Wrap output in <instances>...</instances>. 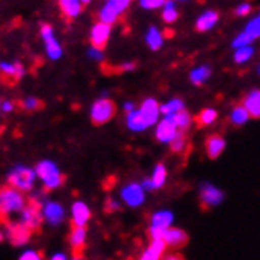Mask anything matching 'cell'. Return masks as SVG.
<instances>
[{"label": "cell", "mask_w": 260, "mask_h": 260, "mask_svg": "<svg viewBox=\"0 0 260 260\" xmlns=\"http://www.w3.org/2000/svg\"><path fill=\"white\" fill-rule=\"evenodd\" d=\"M35 172L44 183L43 192H51L52 189L62 186L65 181V175L58 172V167L52 161H40L35 167Z\"/></svg>", "instance_id": "6da1fadb"}, {"label": "cell", "mask_w": 260, "mask_h": 260, "mask_svg": "<svg viewBox=\"0 0 260 260\" xmlns=\"http://www.w3.org/2000/svg\"><path fill=\"white\" fill-rule=\"evenodd\" d=\"M35 175H37V172L34 169H28V167H24V166H18V167H14V169H11L7 177L8 186L18 189L21 192H28L34 188Z\"/></svg>", "instance_id": "7a4b0ae2"}, {"label": "cell", "mask_w": 260, "mask_h": 260, "mask_svg": "<svg viewBox=\"0 0 260 260\" xmlns=\"http://www.w3.org/2000/svg\"><path fill=\"white\" fill-rule=\"evenodd\" d=\"M27 207V202L21 191L14 189L11 186H4L0 192V208H2V218L5 221V216L13 211H21Z\"/></svg>", "instance_id": "3957f363"}, {"label": "cell", "mask_w": 260, "mask_h": 260, "mask_svg": "<svg viewBox=\"0 0 260 260\" xmlns=\"http://www.w3.org/2000/svg\"><path fill=\"white\" fill-rule=\"evenodd\" d=\"M129 7V2L128 0H109V2H106L104 7L100 10L98 13V18L103 24H108V25H112L120 14H123Z\"/></svg>", "instance_id": "277c9868"}, {"label": "cell", "mask_w": 260, "mask_h": 260, "mask_svg": "<svg viewBox=\"0 0 260 260\" xmlns=\"http://www.w3.org/2000/svg\"><path fill=\"white\" fill-rule=\"evenodd\" d=\"M115 111H117V108H115L114 101H111L108 98H101L91 106V112H90L91 121H93V125H103L115 115Z\"/></svg>", "instance_id": "5b68a950"}, {"label": "cell", "mask_w": 260, "mask_h": 260, "mask_svg": "<svg viewBox=\"0 0 260 260\" xmlns=\"http://www.w3.org/2000/svg\"><path fill=\"white\" fill-rule=\"evenodd\" d=\"M178 134V126L174 115L164 117L156 126V139L162 144H171Z\"/></svg>", "instance_id": "8992f818"}, {"label": "cell", "mask_w": 260, "mask_h": 260, "mask_svg": "<svg viewBox=\"0 0 260 260\" xmlns=\"http://www.w3.org/2000/svg\"><path fill=\"white\" fill-rule=\"evenodd\" d=\"M7 232L8 241L13 246H24V244L30 241V237H32V231L27 229L22 222H8Z\"/></svg>", "instance_id": "52a82bcc"}, {"label": "cell", "mask_w": 260, "mask_h": 260, "mask_svg": "<svg viewBox=\"0 0 260 260\" xmlns=\"http://www.w3.org/2000/svg\"><path fill=\"white\" fill-rule=\"evenodd\" d=\"M121 199L125 201V204L128 207H141L144 204V188L142 185H139V183H128V185L121 189Z\"/></svg>", "instance_id": "ba28073f"}, {"label": "cell", "mask_w": 260, "mask_h": 260, "mask_svg": "<svg viewBox=\"0 0 260 260\" xmlns=\"http://www.w3.org/2000/svg\"><path fill=\"white\" fill-rule=\"evenodd\" d=\"M199 197H201L202 207L210 208V207L219 205L222 202V199H224V194L216 186L210 185V183H205V185H202L201 189H199Z\"/></svg>", "instance_id": "9c48e42d"}, {"label": "cell", "mask_w": 260, "mask_h": 260, "mask_svg": "<svg viewBox=\"0 0 260 260\" xmlns=\"http://www.w3.org/2000/svg\"><path fill=\"white\" fill-rule=\"evenodd\" d=\"M109 37H111V25L103 24V22L95 24L93 27H91V32H90L91 48H95L98 51L104 49L106 44H108Z\"/></svg>", "instance_id": "30bf717a"}, {"label": "cell", "mask_w": 260, "mask_h": 260, "mask_svg": "<svg viewBox=\"0 0 260 260\" xmlns=\"http://www.w3.org/2000/svg\"><path fill=\"white\" fill-rule=\"evenodd\" d=\"M41 37L44 40L46 44V52H48L49 58L57 60L62 55V48H60L58 41L54 38V32H52V27L49 24H43L41 25Z\"/></svg>", "instance_id": "8fae6325"}, {"label": "cell", "mask_w": 260, "mask_h": 260, "mask_svg": "<svg viewBox=\"0 0 260 260\" xmlns=\"http://www.w3.org/2000/svg\"><path fill=\"white\" fill-rule=\"evenodd\" d=\"M0 70H2L4 82H8V85H13L14 82L21 81V78H22L24 73H25L21 62H14V63L2 62V63H0Z\"/></svg>", "instance_id": "7c38bea8"}, {"label": "cell", "mask_w": 260, "mask_h": 260, "mask_svg": "<svg viewBox=\"0 0 260 260\" xmlns=\"http://www.w3.org/2000/svg\"><path fill=\"white\" fill-rule=\"evenodd\" d=\"M85 237H87L85 227H78L73 224L71 232H70V244L74 251V257H81V254L85 248Z\"/></svg>", "instance_id": "4fadbf2b"}, {"label": "cell", "mask_w": 260, "mask_h": 260, "mask_svg": "<svg viewBox=\"0 0 260 260\" xmlns=\"http://www.w3.org/2000/svg\"><path fill=\"white\" fill-rule=\"evenodd\" d=\"M43 216L44 219L48 221L49 224L52 225H57L63 221L65 218V210L60 204H55V202H46L44 207H43Z\"/></svg>", "instance_id": "5bb4252c"}, {"label": "cell", "mask_w": 260, "mask_h": 260, "mask_svg": "<svg viewBox=\"0 0 260 260\" xmlns=\"http://www.w3.org/2000/svg\"><path fill=\"white\" fill-rule=\"evenodd\" d=\"M141 114L145 120V123L148 126L155 125L158 121V117H159V112H161V106H158V103L153 100V98H148L142 103L141 106Z\"/></svg>", "instance_id": "9a60e30c"}, {"label": "cell", "mask_w": 260, "mask_h": 260, "mask_svg": "<svg viewBox=\"0 0 260 260\" xmlns=\"http://www.w3.org/2000/svg\"><path fill=\"white\" fill-rule=\"evenodd\" d=\"M225 147V141L221 134H211L205 141V151L210 159H216Z\"/></svg>", "instance_id": "2e32d148"}, {"label": "cell", "mask_w": 260, "mask_h": 260, "mask_svg": "<svg viewBox=\"0 0 260 260\" xmlns=\"http://www.w3.org/2000/svg\"><path fill=\"white\" fill-rule=\"evenodd\" d=\"M164 243H166L167 248L178 249V248H183L188 243V235H186L185 231H181V229L172 227V229H169V231H167L166 238H164Z\"/></svg>", "instance_id": "e0dca14e"}, {"label": "cell", "mask_w": 260, "mask_h": 260, "mask_svg": "<svg viewBox=\"0 0 260 260\" xmlns=\"http://www.w3.org/2000/svg\"><path fill=\"white\" fill-rule=\"evenodd\" d=\"M218 21H219V13L215 11V10H208V11L202 13L201 16L197 18L196 30H197V32H207V30L215 27Z\"/></svg>", "instance_id": "ac0fdd59"}, {"label": "cell", "mask_w": 260, "mask_h": 260, "mask_svg": "<svg viewBox=\"0 0 260 260\" xmlns=\"http://www.w3.org/2000/svg\"><path fill=\"white\" fill-rule=\"evenodd\" d=\"M71 211H73V224L78 227H85V224L91 218L90 208L84 202H74Z\"/></svg>", "instance_id": "d6986e66"}, {"label": "cell", "mask_w": 260, "mask_h": 260, "mask_svg": "<svg viewBox=\"0 0 260 260\" xmlns=\"http://www.w3.org/2000/svg\"><path fill=\"white\" fill-rule=\"evenodd\" d=\"M166 248L167 246H166L164 240H151V243L148 244V248L142 252L139 260H161Z\"/></svg>", "instance_id": "ffe728a7"}, {"label": "cell", "mask_w": 260, "mask_h": 260, "mask_svg": "<svg viewBox=\"0 0 260 260\" xmlns=\"http://www.w3.org/2000/svg\"><path fill=\"white\" fill-rule=\"evenodd\" d=\"M88 5V2H78V0H60V10L65 14L68 19H73V18H78L81 11L84 10L82 7Z\"/></svg>", "instance_id": "44dd1931"}, {"label": "cell", "mask_w": 260, "mask_h": 260, "mask_svg": "<svg viewBox=\"0 0 260 260\" xmlns=\"http://www.w3.org/2000/svg\"><path fill=\"white\" fill-rule=\"evenodd\" d=\"M243 106L252 118H260V90H251L244 98Z\"/></svg>", "instance_id": "7402d4cb"}, {"label": "cell", "mask_w": 260, "mask_h": 260, "mask_svg": "<svg viewBox=\"0 0 260 260\" xmlns=\"http://www.w3.org/2000/svg\"><path fill=\"white\" fill-rule=\"evenodd\" d=\"M126 125L134 133H141V131H145L148 128V125L145 123V120H144V117H142V114H141L139 109H136L134 112L128 114V117H126Z\"/></svg>", "instance_id": "603a6c76"}, {"label": "cell", "mask_w": 260, "mask_h": 260, "mask_svg": "<svg viewBox=\"0 0 260 260\" xmlns=\"http://www.w3.org/2000/svg\"><path fill=\"white\" fill-rule=\"evenodd\" d=\"M174 221V215L167 210L156 211L155 215L151 216V227H158V229H171V224Z\"/></svg>", "instance_id": "cb8c5ba5"}, {"label": "cell", "mask_w": 260, "mask_h": 260, "mask_svg": "<svg viewBox=\"0 0 260 260\" xmlns=\"http://www.w3.org/2000/svg\"><path fill=\"white\" fill-rule=\"evenodd\" d=\"M211 76V68L207 67V65H202V67H197L191 71L189 74V79L194 85H202L208 78Z\"/></svg>", "instance_id": "d4e9b609"}, {"label": "cell", "mask_w": 260, "mask_h": 260, "mask_svg": "<svg viewBox=\"0 0 260 260\" xmlns=\"http://www.w3.org/2000/svg\"><path fill=\"white\" fill-rule=\"evenodd\" d=\"M145 41L150 46L151 51H158L162 46V34L159 32L156 27H150L147 35H145Z\"/></svg>", "instance_id": "484cf974"}, {"label": "cell", "mask_w": 260, "mask_h": 260, "mask_svg": "<svg viewBox=\"0 0 260 260\" xmlns=\"http://www.w3.org/2000/svg\"><path fill=\"white\" fill-rule=\"evenodd\" d=\"M181 111H185V103H183L181 100H178V98H174L172 101L161 106V112L164 114V117L175 115V114H178Z\"/></svg>", "instance_id": "4316f807"}, {"label": "cell", "mask_w": 260, "mask_h": 260, "mask_svg": "<svg viewBox=\"0 0 260 260\" xmlns=\"http://www.w3.org/2000/svg\"><path fill=\"white\" fill-rule=\"evenodd\" d=\"M249 117L251 115H249V112L246 111L244 106H237V108H234V111L231 114V121L235 126H241L249 120Z\"/></svg>", "instance_id": "83f0119b"}, {"label": "cell", "mask_w": 260, "mask_h": 260, "mask_svg": "<svg viewBox=\"0 0 260 260\" xmlns=\"http://www.w3.org/2000/svg\"><path fill=\"white\" fill-rule=\"evenodd\" d=\"M216 117H218V112L215 111V109H204L201 114H199V117H197V126L199 128H204V126H208V125H211L213 121L216 120Z\"/></svg>", "instance_id": "f1b7e54d"}, {"label": "cell", "mask_w": 260, "mask_h": 260, "mask_svg": "<svg viewBox=\"0 0 260 260\" xmlns=\"http://www.w3.org/2000/svg\"><path fill=\"white\" fill-rule=\"evenodd\" d=\"M166 177H167V169H166V166L164 164H158L155 167V172H153V183H155V186L156 189L162 188L164 186V183H166Z\"/></svg>", "instance_id": "f546056e"}, {"label": "cell", "mask_w": 260, "mask_h": 260, "mask_svg": "<svg viewBox=\"0 0 260 260\" xmlns=\"http://www.w3.org/2000/svg\"><path fill=\"white\" fill-rule=\"evenodd\" d=\"M186 145H188V137H186V134L183 133V131H178L177 137L171 142V150L174 153H183V151H185V148H186Z\"/></svg>", "instance_id": "4dcf8cb0"}, {"label": "cell", "mask_w": 260, "mask_h": 260, "mask_svg": "<svg viewBox=\"0 0 260 260\" xmlns=\"http://www.w3.org/2000/svg\"><path fill=\"white\" fill-rule=\"evenodd\" d=\"M162 19L166 22H175L178 19V11L175 8V2H166L162 8Z\"/></svg>", "instance_id": "1f68e13d"}, {"label": "cell", "mask_w": 260, "mask_h": 260, "mask_svg": "<svg viewBox=\"0 0 260 260\" xmlns=\"http://www.w3.org/2000/svg\"><path fill=\"white\" fill-rule=\"evenodd\" d=\"M19 106H21V108H22L24 111L32 112V111H38V109L43 108V101H40V100L35 98V96H28V98L22 100V101L19 103Z\"/></svg>", "instance_id": "d6a6232c"}, {"label": "cell", "mask_w": 260, "mask_h": 260, "mask_svg": "<svg viewBox=\"0 0 260 260\" xmlns=\"http://www.w3.org/2000/svg\"><path fill=\"white\" fill-rule=\"evenodd\" d=\"M252 54H254L252 46H246V48L237 49V52L234 55V62L235 63H244V62H248V60L252 57Z\"/></svg>", "instance_id": "836d02e7"}, {"label": "cell", "mask_w": 260, "mask_h": 260, "mask_svg": "<svg viewBox=\"0 0 260 260\" xmlns=\"http://www.w3.org/2000/svg\"><path fill=\"white\" fill-rule=\"evenodd\" d=\"M174 117H175V121H177L178 129H181L183 133H185V131L189 128V125H191V115H189V112L181 111V112L175 114Z\"/></svg>", "instance_id": "e575fe53"}, {"label": "cell", "mask_w": 260, "mask_h": 260, "mask_svg": "<svg viewBox=\"0 0 260 260\" xmlns=\"http://www.w3.org/2000/svg\"><path fill=\"white\" fill-rule=\"evenodd\" d=\"M244 32H246L252 40H255V38L260 37V14H258L257 18H254V19L246 25V28H244Z\"/></svg>", "instance_id": "d590c367"}, {"label": "cell", "mask_w": 260, "mask_h": 260, "mask_svg": "<svg viewBox=\"0 0 260 260\" xmlns=\"http://www.w3.org/2000/svg\"><path fill=\"white\" fill-rule=\"evenodd\" d=\"M252 41H254V40H252L246 32H243V34H240V35L234 40L232 46H234L235 49H241V48H246V46H251Z\"/></svg>", "instance_id": "8d00e7d4"}, {"label": "cell", "mask_w": 260, "mask_h": 260, "mask_svg": "<svg viewBox=\"0 0 260 260\" xmlns=\"http://www.w3.org/2000/svg\"><path fill=\"white\" fill-rule=\"evenodd\" d=\"M121 208V205H120V202H117L115 199H112V197H108L106 199V202H104V211L108 213H114V211H118Z\"/></svg>", "instance_id": "74e56055"}, {"label": "cell", "mask_w": 260, "mask_h": 260, "mask_svg": "<svg viewBox=\"0 0 260 260\" xmlns=\"http://www.w3.org/2000/svg\"><path fill=\"white\" fill-rule=\"evenodd\" d=\"M167 231H169V229H158V227H150L148 234H150L151 240H164V238H166V234H167Z\"/></svg>", "instance_id": "f35d334b"}, {"label": "cell", "mask_w": 260, "mask_h": 260, "mask_svg": "<svg viewBox=\"0 0 260 260\" xmlns=\"http://www.w3.org/2000/svg\"><path fill=\"white\" fill-rule=\"evenodd\" d=\"M164 5H166V2H162V0H142L141 2V7L145 10H155V8L164 7Z\"/></svg>", "instance_id": "ab89813d"}, {"label": "cell", "mask_w": 260, "mask_h": 260, "mask_svg": "<svg viewBox=\"0 0 260 260\" xmlns=\"http://www.w3.org/2000/svg\"><path fill=\"white\" fill-rule=\"evenodd\" d=\"M19 260H43V257L37 251H25V252L21 254Z\"/></svg>", "instance_id": "60d3db41"}, {"label": "cell", "mask_w": 260, "mask_h": 260, "mask_svg": "<svg viewBox=\"0 0 260 260\" xmlns=\"http://www.w3.org/2000/svg\"><path fill=\"white\" fill-rule=\"evenodd\" d=\"M249 11H251V5L249 4H243V5H240L235 10V14H237V16H240V18H243V16H248Z\"/></svg>", "instance_id": "b9f144b4"}, {"label": "cell", "mask_w": 260, "mask_h": 260, "mask_svg": "<svg viewBox=\"0 0 260 260\" xmlns=\"http://www.w3.org/2000/svg\"><path fill=\"white\" fill-rule=\"evenodd\" d=\"M142 188H144V189H147V191H150V192L156 189L155 183H153V180H151V178H144V180H142Z\"/></svg>", "instance_id": "7bdbcfd3"}, {"label": "cell", "mask_w": 260, "mask_h": 260, "mask_svg": "<svg viewBox=\"0 0 260 260\" xmlns=\"http://www.w3.org/2000/svg\"><path fill=\"white\" fill-rule=\"evenodd\" d=\"M137 68V63L136 62H125V63H121L118 67L120 71H134Z\"/></svg>", "instance_id": "ee69618b"}, {"label": "cell", "mask_w": 260, "mask_h": 260, "mask_svg": "<svg viewBox=\"0 0 260 260\" xmlns=\"http://www.w3.org/2000/svg\"><path fill=\"white\" fill-rule=\"evenodd\" d=\"M87 54H88V57L95 58V60H101V58H103V54H101V51H98V49H95V48H90Z\"/></svg>", "instance_id": "f6af8a7d"}, {"label": "cell", "mask_w": 260, "mask_h": 260, "mask_svg": "<svg viewBox=\"0 0 260 260\" xmlns=\"http://www.w3.org/2000/svg\"><path fill=\"white\" fill-rule=\"evenodd\" d=\"M14 109V103H11V101H4L2 103V111L4 112H11Z\"/></svg>", "instance_id": "bcb514c9"}, {"label": "cell", "mask_w": 260, "mask_h": 260, "mask_svg": "<svg viewBox=\"0 0 260 260\" xmlns=\"http://www.w3.org/2000/svg\"><path fill=\"white\" fill-rule=\"evenodd\" d=\"M123 109H125V111H126L128 114L134 112V111H136V108H134V103H131V101L125 103V104H123Z\"/></svg>", "instance_id": "7dc6e473"}, {"label": "cell", "mask_w": 260, "mask_h": 260, "mask_svg": "<svg viewBox=\"0 0 260 260\" xmlns=\"http://www.w3.org/2000/svg\"><path fill=\"white\" fill-rule=\"evenodd\" d=\"M162 260H185L180 254H169V255H166Z\"/></svg>", "instance_id": "c3c4849f"}, {"label": "cell", "mask_w": 260, "mask_h": 260, "mask_svg": "<svg viewBox=\"0 0 260 260\" xmlns=\"http://www.w3.org/2000/svg\"><path fill=\"white\" fill-rule=\"evenodd\" d=\"M51 260H68V258H67V255H65V254L58 252V254H54V255L51 257Z\"/></svg>", "instance_id": "681fc988"}, {"label": "cell", "mask_w": 260, "mask_h": 260, "mask_svg": "<svg viewBox=\"0 0 260 260\" xmlns=\"http://www.w3.org/2000/svg\"><path fill=\"white\" fill-rule=\"evenodd\" d=\"M71 260H82V257H73Z\"/></svg>", "instance_id": "f907efd6"}, {"label": "cell", "mask_w": 260, "mask_h": 260, "mask_svg": "<svg viewBox=\"0 0 260 260\" xmlns=\"http://www.w3.org/2000/svg\"><path fill=\"white\" fill-rule=\"evenodd\" d=\"M258 74H260V67H258Z\"/></svg>", "instance_id": "816d5d0a"}]
</instances>
